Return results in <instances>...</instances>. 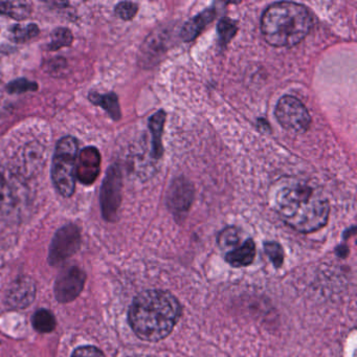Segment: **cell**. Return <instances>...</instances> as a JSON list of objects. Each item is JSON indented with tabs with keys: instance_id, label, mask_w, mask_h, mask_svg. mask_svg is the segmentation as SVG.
<instances>
[{
	"instance_id": "13",
	"label": "cell",
	"mask_w": 357,
	"mask_h": 357,
	"mask_svg": "<svg viewBox=\"0 0 357 357\" xmlns=\"http://www.w3.org/2000/svg\"><path fill=\"white\" fill-rule=\"evenodd\" d=\"M215 16H216V10L214 8H209V9L201 12L199 15L195 16L193 19L189 20L185 23L183 31H181V38L185 42L192 41L205 30V27L209 23H212Z\"/></svg>"
},
{
	"instance_id": "25",
	"label": "cell",
	"mask_w": 357,
	"mask_h": 357,
	"mask_svg": "<svg viewBox=\"0 0 357 357\" xmlns=\"http://www.w3.org/2000/svg\"><path fill=\"white\" fill-rule=\"evenodd\" d=\"M265 253L269 257L275 266L280 267L283 263V249L280 244L277 242H266L264 244Z\"/></svg>"
},
{
	"instance_id": "1",
	"label": "cell",
	"mask_w": 357,
	"mask_h": 357,
	"mask_svg": "<svg viewBox=\"0 0 357 357\" xmlns=\"http://www.w3.org/2000/svg\"><path fill=\"white\" fill-rule=\"evenodd\" d=\"M268 197L281 219L298 232H314L328 221V199L318 187L306 181L281 177L271 185Z\"/></svg>"
},
{
	"instance_id": "17",
	"label": "cell",
	"mask_w": 357,
	"mask_h": 357,
	"mask_svg": "<svg viewBox=\"0 0 357 357\" xmlns=\"http://www.w3.org/2000/svg\"><path fill=\"white\" fill-rule=\"evenodd\" d=\"M32 13V5L27 1H0V14L16 20H25Z\"/></svg>"
},
{
	"instance_id": "27",
	"label": "cell",
	"mask_w": 357,
	"mask_h": 357,
	"mask_svg": "<svg viewBox=\"0 0 357 357\" xmlns=\"http://www.w3.org/2000/svg\"><path fill=\"white\" fill-rule=\"evenodd\" d=\"M0 87H1V82H0Z\"/></svg>"
},
{
	"instance_id": "15",
	"label": "cell",
	"mask_w": 357,
	"mask_h": 357,
	"mask_svg": "<svg viewBox=\"0 0 357 357\" xmlns=\"http://www.w3.org/2000/svg\"><path fill=\"white\" fill-rule=\"evenodd\" d=\"M165 113L157 111L149 119V128L152 133V155L154 159H161L163 154V133L165 125Z\"/></svg>"
},
{
	"instance_id": "18",
	"label": "cell",
	"mask_w": 357,
	"mask_h": 357,
	"mask_svg": "<svg viewBox=\"0 0 357 357\" xmlns=\"http://www.w3.org/2000/svg\"><path fill=\"white\" fill-rule=\"evenodd\" d=\"M240 231L235 227H229L223 229L218 237L219 246L227 251V253L237 249L240 245Z\"/></svg>"
},
{
	"instance_id": "24",
	"label": "cell",
	"mask_w": 357,
	"mask_h": 357,
	"mask_svg": "<svg viewBox=\"0 0 357 357\" xmlns=\"http://www.w3.org/2000/svg\"><path fill=\"white\" fill-rule=\"evenodd\" d=\"M139 5L130 1H123L115 7V14L123 20H131L137 15Z\"/></svg>"
},
{
	"instance_id": "16",
	"label": "cell",
	"mask_w": 357,
	"mask_h": 357,
	"mask_svg": "<svg viewBox=\"0 0 357 357\" xmlns=\"http://www.w3.org/2000/svg\"><path fill=\"white\" fill-rule=\"evenodd\" d=\"M89 100L91 103L97 106L102 107L106 111L111 119L119 121L121 119V109H119V100L117 95L113 93H106V95H99L97 93H91Z\"/></svg>"
},
{
	"instance_id": "20",
	"label": "cell",
	"mask_w": 357,
	"mask_h": 357,
	"mask_svg": "<svg viewBox=\"0 0 357 357\" xmlns=\"http://www.w3.org/2000/svg\"><path fill=\"white\" fill-rule=\"evenodd\" d=\"M11 40L16 43H25L37 37L39 27L37 25L31 23L29 25H14L11 29Z\"/></svg>"
},
{
	"instance_id": "19",
	"label": "cell",
	"mask_w": 357,
	"mask_h": 357,
	"mask_svg": "<svg viewBox=\"0 0 357 357\" xmlns=\"http://www.w3.org/2000/svg\"><path fill=\"white\" fill-rule=\"evenodd\" d=\"M33 326L42 333L51 332L56 328V319L51 311L40 309L33 316Z\"/></svg>"
},
{
	"instance_id": "10",
	"label": "cell",
	"mask_w": 357,
	"mask_h": 357,
	"mask_svg": "<svg viewBox=\"0 0 357 357\" xmlns=\"http://www.w3.org/2000/svg\"><path fill=\"white\" fill-rule=\"evenodd\" d=\"M194 197V189L190 181L179 177L175 179L168 192L167 203L171 212L176 216H181L190 209Z\"/></svg>"
},
{
	"instance_id": "14",
	"label": "cell",
	"mask_w": 357,
	"mask_h": 357,
	"mask_svg": "<svg viewBox=\"0 0 357 357\" xmlns=\"http://www.w3.org/2000/svg\"><path fill=\"white\" fill-rule=\"evenodd\" d=\"M255 256H256V245L251 239H247L234 251L227 253L225 260L232 266L243 267L251 264L254 261Z\"/></svg>"
},
{
	"instance_id": "21",
	"label": "cell",
	"mask_w": 357,
	"mask_h": 357,
	"mask_svg": "<svg viewBox=\"0 0 357 357\" xmlns=\"http://www.w3.org/2000/svg\"><path fill=\"white\" fill-rule=\"evenodd\" d=\"M73 34L71 30L65 27H58L53 31L51 35V42H49V51H58L62 47H67L73 43Z\"/></svg>"
},
{
	"instance_id": "2",
	"label": "cell",
	"mask_w": 357,
	"mask_h": 357,
	"mask_svg": "<svg viewBox=\"0 0 357 357\" xmlns=\"http://www.w3.org/2000/svg\"><path fill=\"white\" fill-rule=\"evenodd\" d=\"M181 305L170 292L146 290L133 300L129 323L135 334L147 342L167 338L181 316Z\"/></svg>"
},
{
	"instance_id": "12",
	"label": "cell",
	"mask_w": 357,
	"mask_h": 357,
	"mask_svg": "<svg viewBox=\"0 0 357 357\" xmlns=\"http://www.w3.org/2000/svg\"><path fill=\"white\" fill-rule=\"evenodd\" d=\"M45 149L39 143H31L25 146L21 154L23 171L27 175H34L41 170L45 165Z\"/></svg>"
},
{
	"instance_id": "8",
	"label": "cell",
	"mask_w": 357,
	"mask_h": 357,
	"mask_svg": "<svg viewBox=\"0 0 357 357\" xmlns=\"http://www.w3.org/2000/svg\"><path fill=\"white\" fill-rule=\"evenodd\" d=\"M85 273L78 266H69L60 273L55 283V296L60 303L75 300L85 284Z\"/></svg>"
},
{
	"instance_id": "23",
	"label": "cell",
	"mask_w": 357,
	"mask_h": 357,
	"mask_svg": "<svg viewBox=\"0 0 357 357\" xmlns=\"http://www.w3.org/2000/svg\"><path fill=\"white\" fill-rule=\"evenodd\" d=\"M237 32V27L232 20L222 19L218 25L219 38L222 45H227L231 41Z\"/></svg>"
},
{
	"instance_id": "4",
	"label": "cell",
	"mask_w": 357,
	"mask_h": 357,
	"mask_svg": "<svg viewBox=\"0 0 357 357\" xmlns=\"http://www.w3.org/2000/svg\"><path fill=\"white\" fill-rule=\"evenodd\" d=\"M78 141L75 137H62L56 146L51 165V178L58 192L65 197L75 193Z\"/></svg>"
},
{
	"instance_id": "3",
	"label": "cell",
	"mask_w": 357,
	"mask_h": 357,
	"mask_svg": "<svg viewBox=\"0 0 357 357\" xmlns=\"http://www.w3.org/2000/svg\"><path fill=\"white\" fill-rule=\"evenodd\" d=\"M312 27V16L305 5L276 3L267 8L261 19V31L268 45L290 47L299 45Z\"/></svg>"
},
{
	"instance_id": "11",
	"label": "cell",
	"mask_w": 357,
	"mask_h": 357,
	"mask_svg": "<svg viewBox=\"0 0 357 357\" xmlns=\"http://www.w3.org/2000/svg\"><path fill=\"white\" fill-rule=\"evenodd\" d=\"M35 296V283L27 277H23L12 284L8 292V304L15 308H25L33 303Z\"/></svg>"
},
{
	"instance_id": "22",
	"label": "cell",
	"mask_w": 357,
	"mask_h": 357,
	"mask_svg": "<svg viewBox=\"0 0 357 357\" xmlns=\"http://www.w3.org/2000/svg\"><path fill=\"white\" fill-rule=\"evenodd\" d=\"M37 89L38 85L36 82H31L29 80L23 79V78L11 82V83L8 84L7 87L8 93H12V95L27 93V91H35Z\"/></svg>"
},
{
	"instance_id": "7",
	"label": "cell",
	"mask_w": 357,
	"mask_h": 357,
	"mask_svg": "<svg viewBox=\"0 0 357 357\" xmlns=\"http://www.w3.org/2000/svg\"><path fill=\"white\" fill-rule=\"evenodd\" d=\"M81 244V234L77 225L67 224L56 233L49 249V261L51 265L65 262L73 256Z\"/></svg>"
},
{
	"instance_id": "6",
	"label": "cell",
	"mask_w": 357,
	"mask_h": 357,
	"mask_svg": "<svg viewBox=\"0 0 357 357\" xmlns=\"http://www.w3.org/2000/svg\"><path fill=\"white\" fill-rule=\"evenodd\" d=\"M275 113L280 125L291 133H305L310 126L308 111L300 100L292 95L283 97L277 104Z\"/></svg>"
},
{
	"instance_id": "9",
	"label": "cell",
	"mask_w": 357,
	"mask_h": 357,
	"mask_svg": "<svg viewBox=\"0 0 357 357\" xmlns=\"http://www.w3.org/2000/svg\"><path fill=\"white\" fill-rule=\"evenodd\" d=\"M101 171V154L95 147H87L80 151L76 163V178L89 185L97 181Z\"/></svg>"
},
{
	"instance_id": "5",
	"label": "cell",
	"mask_w": 357,
	"mask_h": 357,
	"mask_svg": "<svg viewBox=\"0 0 357 357\" xmlns=\"http://www.w3.org/2000/svg\"><path fill=\"white\" fill-rule=\"evenodd\" d=\"M123 190V176L119 165H113L108 168L104 177L103 185L100 194L102 215L107 221H115L122 203Z\"/></svg>"
},
{
	"instance_id": "26",
	"label": "cell",
	"mask_w": 357,
	"mask_h": 357,
	"mask_svg": "<svg viewBox=\"0 0 357 357\" xmlns=\"http://www.w3.org/2000/svg\"><path fill=\"white\" fill-rule=\"evenodd\" d=\"M71 357H105L101 350L95 347L87 346L78 348Z\"/></svg>"
}]
</instances>
